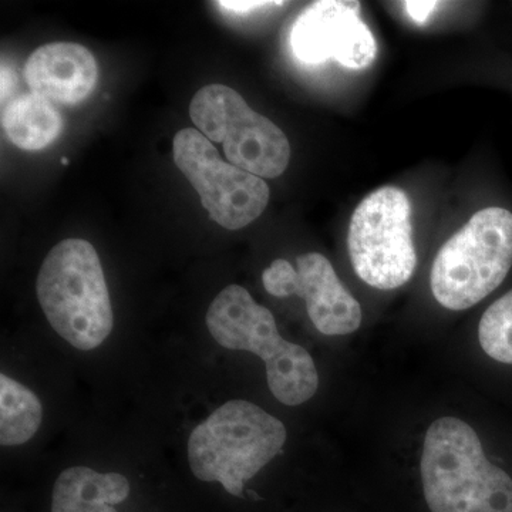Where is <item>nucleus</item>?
<instances>
[{"instance_id":"f257e3e1","label":"nucleus","mask_w":512,"mask_h":512,"mask_svg":"<svg viewBox=\"0 0 512 512\" xmlns=\"http://www.w3.org/2000/svg\"><path fill=\"white\" fill-rule=\"evenodd\" d=\"M420 471L431 512H512V478L485 457L466 421L441 417L431 424Z\"/></svg>"},{"instance_id":"f03ea898","label":"nucleus","mask_w":512,"mask_h":512,"mask_svg":"<svg viewBox=\"0 0 512 512\" xmlns=\"http://www.w3.org/2000/svg\"><path fill=\"white\" fill-rule=\"evenodd\" d=\"M286 437L281 420L247 400H231L192 430L188 463L198 480L242 497L245 483L281 453Z\"/></svg>"},{"instance_id":"7ed1b4c3","label":"nucleus","mask_w":512,"mask_h":512,"mask_svg":"<svg viewBox=\"0 0 512 512\" xmlns=\"http://www.w3.org/2000/svg\"><path fill=\"white\" fill-rule=\"evenodd\" d=\"M50 326L73 348L93 350L109 338L114 316L99 255L84 239H64L46 256L36 284Z\"/></svg>"},{"instance_id":"20e7f679","label":"nucleus","mask_w":512,"mask_h":512,"mask_svg":"<svg viewBox=\"0 0 512 512\" xmlns=\"http://www.w3.org/2000/svg\"><path fill=\"white\" fill-rule=\"evenodd\" d=\"M218 345L261 357L271 393L286 406H299L318 392L319 375L311 353L279 335L274 315L239 285L218 293L207 313Z\"/></svg>"},{"instance_id":"39448f33","label":"nucleus","mask_w":512,"mask_h":512,"mask_svg":"<svg viewBox=\"0 0 512 512\" xmlns=\"http://www.w3.org/2000/svg\"><path fill=\"white\" fill-rule=\"evenodd\" d=\"M512 266V212L478 211L434 259V298L450 311H466L498 288Z\"/></svg>"},{"instance_id":"423d86ee","label":"nucleus","mask_w":512,"mask_h":512,"mask_svg":"<svg viewBox=\"0 0 512 512\" xmlns=\"http://www.w3.org/2000/svg\"><path fill=\"white\" fill-rule=\"evenodd\" d=\"M348 248L356 274L367 285L389 291L406 284L417 265L406 192L383 187L360 202L350 221Z\"/></svg>"},{"instance_id":"0eeeda50","label":"nucleus","mask_w":512,"mask_h":512,"mask_svg":"<svg viewBox=\"0 0 512 512\" xmlns=\"http://www.w3.org/2000/svg\"><path fill=\"white\" fill-rule=\"evenodd\" d=\"M190 116L211 143H221L229 164L258 177L275 178L291 161L284 131L256 113L241 94L224 84H211L195 94Z\"/></svg>"},{"instance_id":"6e6552de","label":"nucleus","mask_w":512,"mask_h":512,"mask_svg":"<svg viewBox=\"0 0 512 512\" xmlns=\"http://www.w3.org/2000/svg\"><path fill=\"white\" fill-rule=\"evenodd\" d=\"M174 161L212 221L237 231L247 227L268 207V184L258 175L225 163L217 148L197 128H184L174 137Z\"/></svg>"},{"instance_id":"1a4fd4ad","label":"nucleus","mask_w":512,"mask_h":512,"mask_svg":"<svg viewBox=\"0 0 512 512\" xmlns=\"http://www.w3.org/2000/svg\"><path fill=\"white\" fill-rule=\"evenodd\" d=\"M262 282L266 292L276 298L298 295L305 299L309 318L323 335H349L360 328V303L322 254L299 256L296 268L286 259H275L262 274Z\"/></svg>"},{"instance_id":"9d476101","label":"nucleus","mask_w":512,"mask_h":512,"mask_svg":"<svg viewBox=\"0 0 512 512\" xmlns=\"http://www.w3.org/2000/svg\"><path fill=\"white\" fill-rule=\"evenodd\" d=\"M293 56L316 66L333 60L348 69H365L376 59L375 36L360 18V3L322 0L308 6L293 23Z\"/></svg>"},{"instance_id":"9b49d317","label":"nucleus","mask_w":512,"mask_h":512,"mask_svg":"<svg viewBox=\"0 0 512 512\" xmlns=\"http://www.w3.org/2000/svg\"><path fill=\"white\" fill-rule=\"evenodd\" d=\"M29 89L57 104L82 103L99 82V64L92 52L72 42L49 43L36 49L25 66Z\"/></svg>"},{"instance_id":"f8f14e48","label":"nucleus","mask_w":512,"mask_h":512,"mask_svg":"<svg viewBox=\"0 0 512 512\" xmlns=\"http://www.w3.org/2000/svg\"><path fill=\"white\" fill-rule=\"evenodd\" d=\"M130 490L123 474L70 467L53 487L52 512H117L114 505L126 501Z\"/></svg>"},{"instance_id":"ddd939ff","label":"nucleus","mask_w":512,"mask_h":512,"mask_svg":"<svg viewBox=\"0 0 512 512\" xmlns=\"http://www.w3.org/2000/svg\"><path fill=\"white\" fill-rule=\"evenodd\" d=\"M2 126L20 150L39 151L62 134L64 123L52 101L29 93L9 101L3 109Z\"/></svg>"},{"instance_id":"4468645a","label":"nucleus","mask_w":512,"mask_h":512,"mask_svg":"<svg viewBox=\"0 0 512 512\" xmlns=\"http://www.w3.org/2000/svg\"><path fill=\"white\" fill-rule=\"evenodd\" d=\"M42 403L35 393L5 373L0 375V444L28 443L42 424Z\"/></svg>"},{"instance_id":"2eb2a0df","label":"nucleus","mask_w":512,"mask_h":512,"mask_svg":"<svg viewBox=\"0 0 512 512\" xmlns=\"http://www.w3.org/2000/svg\"><path fill=\"white\" fill-rule=\"evenodd\" d=\"M478 339L491 359L512 365V291L485 311L478 326Z\"/></svg>"},{"instance_id":"dca6fc26","label":"nucleus","mask_w":512,"mask_h":512,"mask_svg":"<svg viewBox=\"0 0 512 512\" xmlns=\"http://www.w3.org/2000/svg\"><path fill=\"white\" fill-rule=\"evenodd\" d=\"M437 6H439V2H429V0H417V2L409 0V2L404 3V9H406L409 18H412L419 25H424L429 20L431 13L434 12Z\"/></svg>"},{"instance_id":"f3484780","label":"nucleus","mask_w":512,"mask_h":512,"mask_svg":"<svg viewBox=\"0 0 512 512\" xmlns=\"http://www.w3.org/2000/svg\"><path fill=\"white\" fill-rule=\"evenodd\" d=\"M217 5L220 6L221 9L229 10L232 13H244L255 12V10L271 8V6H282L284 3L282 2H256V0H251V2H239V0H235V2H228V0H224V2H217Z\"/></svg>"},{"instance_id":"a211bd4d","label":"nucleus","mask_w":512,"mask_h":512,"mask_svg":"<svg viewBox=\"0 0 512 512\" xmlns=\"http://www.w3.org/2000/svg\"><path fill=\"white\" fill-rule=\"evenodd\" d=\"M13 89V74L10 72L9 67L5 64L2 66V100L6 99V96Z\"/></svg>"},{"instance_id":"6ab92c4d","label":"nucleus","mask_w":512,"mask_h":512,"mask_svg":"<svg viewBox=\"0 0 512 512\" xmlns=\"http://www.w3.org/2000/svg\"><path fill=\"white\" fill-rule=\"evenodd\" d=\"M69 161H67V158H62V164H67Z\"/></svg>"}]
</instances>
